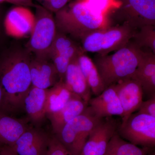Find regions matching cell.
<instances>
[{
  "label": "cell",
  "instance_id": "obj_1",
  "mask_svg": "<svg viewBox=\"0 0 155 155\" xmlns=\"http://www.w3.org/2000/svg\"><path fill=\"white\" fill-rule=\"evenodd\" d=\"M31 59L22 50L7 51L0 57V84L11 110L22 107L31 86Z\"/></svg>",
  "mask_w": 155,
  "mask_h": 155
},
{
  "label": "cell",
  "instance_id": "obj_2",
  "mask_svg": "<svg viewBox=\"0 0 155 155\" xmlns=\"http://www.w3.org/2000/svg\"><path fill=\"white\" fill-rule=\"evenodd\" d=\"M57 31L81 40L87 34L111 26L108 16L95 13L84 0H76L55 13Z\"/></svg>",
  "mask_w": 155,
  "mask_h": 155
},
{
  "label": "cell",
  "instance_id": "obj_3",
  "mask_svg": "<svg viewBox=\"0 0 155 155\" xmlns=\"http://www.w3.org/2000/svg\"><path fill=\"white\" fill-rule=\"evenodd\" d=\"M145 52L134 42L126 45L110 55L97 54L93 62L106 88L134 74Z\"/></svg>",
  "mask_w": 155,
  "mask_h": 155
},
{
  "label": "cell",
  "instance_id": "obj_4",
  "mask_svg": "<svg viewBox=\"0 0 155 155\" xmlns=\"http://www.w3.org/2000/svg\"><path fill=\"white\" fill-rule=\"evenodd\" d=\"M136 29L125 23L91 32L81 40L84 51L107 54L126 45L133 39Z\"/></svg>",
  "mask_w": 155,
  "mask_h": 155
},
{
  "label": "cell",
  "instance_id": "obj_5",
  "mask_svg": "<svg viewBox=\"0 0 155 155\" xmlns=\"http://www.w3.org/2000/svg\"><path fill=\"white\" fill-rule=\"evenodd\" d=\"M101 119L88 106L82 114L64 125L59 133L54 134L71 155H80L90 134Z\"/></svg>",
  "mask_w": 155,
  "mask_h": 155
},
{
  "label": "cell",
  "instance_id": "obj_6",
  "mask_svg": "<svg viewBox=\"0 0 155 155\" xmlns=\"http://www.w3.org/2000/svg\"><path fill=\"white\" fill-rule=\"evenodd\" d=\"M35 22L31 33L28 48L38 58H48L57 33L54 17L43 6H37Z\"/></svg>",
  "mask_w": 155,
  "mask_h": 155
},
{
  "label": "cell",
  "instance_id": "obj_7",
  "mask_svg": "<svg viewBox=\"0 0 155 155\" xmlns=\"http://www.w3.org/2000/svg\"><path fill=\"white\" fill-rule=\"evenodd\" d=\"M117 132L131 143L146 147L155 144V117L140 113L133 114L121 124Z\"/></svg>",
  "mask_w": 155,
  "mask_h": 155
},
{
  "label": "cell",
  "instance_id": "obj_8",
  "mask_svg": "<svg viewBox=\"0 0 155 155\" xmlns=\"http://www.w3.org/2000/svg\"><path fill=\"white\" fill-rule=\"evenodd\" d=\"M117 17L122 23L136 29L155 25V0H122Z\"/></svg>",
  "mask_w": 155,
  "mask_h": 155
},
{
  "label": "cell",
  "instance_id": "obj_9",
  "mask_svg": "<svg viewBox=\"0 0 155 155\" xmlns=\"http://www.w3.org/2000/svg\"><path fill=\"white\" fill-rule=\"evenodd\" d=\"M119 127L112 117L101 119L90 134L80 155H104L109 142Z\"/></svg>",
  "mask_w": 155,
  "mask_h": 155
},
{
  "label": "cell",
  "instance_id": "obj_10",
  "mask_svg": "<svg viewBox=\"0 0 155 155\" xmlns=\"http://www.w3.org/2000/svg\"><path fill=\"white\" fill-rule=\"evenodd\" d=\"M113 85L123 109L121 124H123L138 110L143 101V90L140 83L131 77L120 81Z\"/></svg>",
  "mask_w": 155,
  "mask_h": 155
},
{
  "label": "cell",
  "instance_id": "obj_11",
  "mask_svg": "<svg viewBox=\"0 0 155 155\" xmlns=\"http://www.w3.org/2000/svg\"><path fill=\"white\" fill-rule=\"evenodd\" d=\"M51 137L41 129L27 127L11 147L18 155H45Z\"/></svg>",
  "mask_w": 155,
  "mask_h": 155
},
{
  "label": "cell",
  "instance_id": "obj_12",
  "mask_svg": "<svg viewBox=\"0 0 155 155\" xmlns=\"http://www.w3.org/2000/svg\"><path fill=\"white\" fill-rule=\"evenodd\" d=\"M35 22V17L30 10L19 6L8 12L3 22V27L8 35L20 38L30 34Z\"/></svg>",
  "mask_w": 155,
  "mask_h": 155
},
{
  "label": "cell",
  "instance_id": "obj_13",
  "mask_svg": "<svg viewBox=\"0 0 155 155\" xmlns=\"http://www.w3.org/2000/svg\"><path fill=\"white\" fill-rule=\"evenodd\" d=\"M88 104L99 119L116 116L123 117V109L113 85L106 88L101 94L91 98Z\"/></svg>",
  "mask_w": 155,
  "mask_h": 155
},
{
  "label": "cell",
  "instance_id": "obj_14",
  "mask_svg": "<svg viewBox=\"0 0 155 155\" xmlns=\"http://www.w3.org/2000/svg\"><path fill=\"white\" fill-rule=\"evenodd\" d=\"M30 71L31 85L38 88L48 89L60 81L54 65L46 58L36 57L31 59Z\"/></svg>",
  "mask_w": 155,
  "mask_h": 155
},
{
  "label": "cell",
  "instance_id": "obj_15",
  "mask_svg": "<svg viewBox=\"0 0 155 155\" xmlns=\"http://www.w3.org/2000/svg\"><path fill=\"white\" fill-rule=\"evenodd\" d=\"M88 106V102L74 94L60 110L47 114L54 134L59 133L69 121L82 114Z\"/></svg>",
  "mask_w": 155,
  "mask_h": 155
},
{
  "label": "cell",
  "instance_id": "obj_16",
  "mask_svg": "<svg viewBox=\"0 0 155 155\" xmlns=\"http://www.w3.org/2000/svg\"><path fill=\"white\" fill-rule=\"evenodd\" d=\"M48 89L31 85L23 99L22 107L31 121L35 124L42 122L46 116L45 104Z\"/></svg>",
  "mask_w": 155,
  "mask_h": 155
},
{
  "label": "cell",
  "instance_id": "obj_17",
  "mask_svg": "<svg viewBox=\"0 0 155 155\" xmlns=\"http://www.w3.org/2000/svg\"><path fill=\"white\" fill-rule=\"evenodd\" d=\"M77 58L72 60L67 67L64 81L71 92L88 102L91 98V90L81 70Z\"/></svg>",
  "mask_w": 155,
  "mask_h": 155
},
{
  "label": "cell",
  "instance_id": "obj_18",
  "mask_svg": "<svg viewBox=\"0 0 155 155\" xmlns=\"http://www.w3.org/2000/svg\"><path fill=\"white\" fill-rule=\"evenodd\" d=\"M131 77L141 84L143 92L155 94V54L145 52L138 67Z\"/></svg>",
  "mask_w": 155,
  "mask_h": 155
},
{
  "label": "cell",
  "instance_id": "obj_19",
  "mask_svg": "<svg viewBox=\"0 0 155 155\" xmlns=\"http://www.w3.org/2000/svg\"><path fill=\"white\" fill-rule=\"evenodd\" d=\"M24 122L0 112V143L11 146L27 128Z\"/></svg>",
  "mask_w": 155,
  "mask_h": 155
},
{
  "label": "cell",
  "instance_id": "obj_20",
  "mask_svg": "<svg viewBox=\"0 0 155 155\" xmlns=\"http://www.w3.org/2000/svg\"><path fill=\"white\" fill-rule=\"evenodd\" d=\"M77 61L92 93L96 96L101 94L106 87L93 60L83 52L78 56Z\"/></svg>",
  "mask_w": 155,
  "mask_h": 155
},
{
  "label": "cell",
  "instance_id": "obj_21",
  "mask_svg": "<svg viewBox=\"0 0 155 155\" xmlns=\"http://www.w3.org/2000/svg\"><path fill=\"white\" fill-rule=\"evenodd\" d=\"M74 94L67 88L63 81H59L48 89L45 104L46 114L60 110Z\"/></svg>",
  "mask_w": 155,
  "mask_h": 155
},
{
  "label": "cell",
  "instance_id": "obj_22",
  "mask_svg": "<svg viewBox=\"0 0 155 155\" xmlns=\"http://www.w3.org/2000/svg\"><path fill=\"white\" fill-rule=\"evenodd\" d=\"M147 147L140 148L125 141L116 131L109 142L104 155H147Z\"/></svg>",
  "mask_w": 155,
  "mask_h": 155
},
{
  "label": "cell",
  "instance_id": "obj_23",
  "mask_svg": "<svg viewBox=\"0 0 155 155\" xmlns=\"http://www.w3.org/2000/svg\"><path fill=\"white\" fill-rule=\"evenodd\" d=\"M134 36L136 44L141 48H148L155 54V25H147L139 28Z\"/></svg>",
  "mask_w": 155,
  "mask_h": 155
},
{
  "label": "cell",
  "instance_id": "obj_24",
  "mask_svg": "<svg viewBox=\"0 0 155 155\" xmlns=\"http://www.w3.org/2000/svg\"><path fill=\"white\" fill-rule=\"evenodd\" d=\"M92 11L97 14L108 16L112 11L119 9L122 2L119 0H84Z\"/></svg>",
  "mask_w": 155,
  "mask_h": 155
},
{
  "label": "cell",
  "instance_id": "obj_25",
  "mask_svg": "<svg viewBox=\"0 0 155 155\" xmlns=\"http://www.w3.org/2000/svg\"><path fill=\"white\" fill-rule=\"evenodd\" d=\"M45 155H71L54 135L51 136Z\"/></svg>",
  "mask_w": 155,
  "mask_h": 155
},
{
  "label": "cell",
  "instance_id": "obj_26",
  "mask_svg": "<svg viewBox=\"0 0 155 155\" xmlns=\"http://www.w3.org/2000/svg\"><path fill=\"white\" fill-rule=\"evenodd\" d=\"M137 113L155 117V94L147 101H143Z\"/></svg>",
  "mask_w": 155,
  "mask_h": 155
},
{
  "label": "cell",
  "instance_id": "obj_27",
  "mask_svg": "<svg viewBox=\"0 0 155 155\" xmlns=\"http://www.w3.org/2000/svg\"><path fill=\"white\" fill-rule=\"evenodd\" d=\"M71 0H47L42 3L43 7L50 12L56 13L63 8Z\"/></svg>",
  "mask_w": 155,
  "mask_h": 155
},
{
  "label": "cell",
  "instance_id": "obj_28",
  "mask_svg": "<svg viewBox=\"0 0 155 155\" xmlns=\"http://www.w3.org/2000/svg\"><path fill=\"white\" fill-rule=\"evenodd\" d=\"M10 110H11V109L6 100L2 87L0 84V112L7 114Z\"/></svg>",
  "mask_w": 155,
  "mask_h": 155
},
{
  "label": "cell",
  "instance_id": "obj_29",
  "mask_svg": "<svg viewBox=\"0 0 155 155\" xmlns=\"http://www.w3.org/2000/svg\"><path fill=\"white\" fill-rule=\"evenodd\" d=\"M0 155H18L10 146L3 145L0 148Z\"/></svg>",
  "mask_w": 155,
  "mask_h": 155
},
{
  "label": "cell",
  "instance_id": "obj_30",
  "mask_svg": "<svg viewBox=\"0 0 155 155\" xmlns=\"http://www.w3.org/2000/svg\"><path fill=\"white\" fill-rule=\"evenodd\" d=\"M11 3L21 5H32L31 0H11Z\"/></svg>",
  "mask_w": 155,
  "mask_h": 155
},
{
  "label": "cell",
  "instance_id": "obj_31",
  "mask_svg": "<svg viewBox=\"0 0 155 155\" xmlns=\"http://www.w3.org/2000/svg\"><path fill=\"white\" fill-rule=\"evenodd\" d=\"M2 26L3 24L2 23V17H1V14H0V39H1V37H2Z\"/></svg>",
  "mask_w": 155,
  "mask_h": 155
},
{
  "label": "cell",
  "instance_id": "obj_32",
  "mask_svg": "<svg viewBox=\"0 0 155 155\" xmlns=\"http://www.w3.org/2000/svg\"><path fill=\"white\" fill-rule=\"evenodd\" d=\"M11 0H0V3L4 2H11Z\"/></svg>",
  "mask_w": 155,
  "mask_h": 155
},
{
  "label": "cell",
  "instance_id": "obj_33",
  "mask_svg": "<svg viewBox=\"0 0 155 155\" xmlns=\"http://www.w3.org/2000/svg\"><path fill=\"white\" fill-rule=\"evenodd\" d=\"M36 1H38V2H43L45 1H47V0H36Z\"/></svg>",
  "mask_w": 155,
  "mask_h": 155
},
{
  "label": "cell",
  "instance_id": "obj_34",
  "mask_svg": "<svg viewBox=\"0 0 155 155\" xmlns=\"http://www.w3.org/2000/svg\"><path fill=\"white\" fill-rule=\"evenodd\" d=\"M2 145H3L2 144V143H0V148H1V147H2Z\"/></svg>",
  "mask_w": 155,
  "mask_h": 155
}]
</instances>
